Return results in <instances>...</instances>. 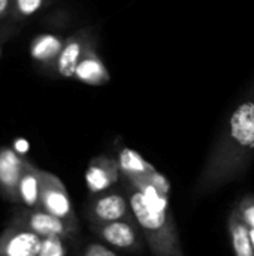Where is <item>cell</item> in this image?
<instances>
[{
    "label": "cell",
    "mask_w": 254,
    "mask_h": 256,
    "mask_svg": "<svg viewBox=\"0 0 254 256\" xmlns=\"http://www.w3.org/2000/svg\"><path fill=\"white\" fill-rule=\"evenodd\" d=\"M235 208L240 213L241 219L246 222V225L254 230V195H246L237 204Z\"/></svg>",
    "instance_id": "d6986e66"
},
{
    "label": "cell",
    "mask_w": 254,
    "mask_h": 256,
    "mask_svg": "<svg viewBox=\"0 0 254 256\" xmlns=\"http://www.w3.org/2000/svg\"><path fill=\"white\" fill-rule=\"evenodd\" d=\"M12 4H13V0H0V22H4V21L9 22Z\"/></svg>",
    "instance_id": "ffe728a7"
},
{
    "label": "cell",
    "mask_w": 254,
    "mask_h": 256,
    "mask_svg": "<svg viewBox=\"0 0 254 256\" xmlns=\"http://www.w3.org/2000/svg\"><path fill=\"white\" fill-rule=\"evenodd\" d=\"M90 231L108 246L127 252V254H142L147 248L141 228L136 220H118L103 225H88Z\"/></svg>",
    "instance_id": "52a82bcc"
},
{
    "label": "cell",
    "mask_w": 254,
    "mask_h": 256,
    "mask_svg": "<svg viewBox=\"0 0 254 256\" xmlns=\"http://www.w3.org/2000/svg\"><path fill=\"white\" fill-rule=\"evenodd\" d=\"M93 46H97V33L94 27L85 26L75 30L70 36L64 39V45L55 63L54 75L64 80L73 78L78 63Z\"/></svg>",
    "instance_id": "ba28073f"
},
{
    "label": "cell",
    "mask_w": 254,
    "mask_h": 256,
    "mask_svg": "<svg viewBox=\"0 0 254 256\" xmlns=\"http://www.w3.org/2000/svg\"><path fill=\"white\" fill-rule=\"evenodd\" d=\"M117 160L120 165L121 177L129 180L135 188L145 189L148 186H154L165 195H171L169 180L148 160H145L138 152L126 146H120L117 150Z\"/></svg>",
    "instance_id": "3957f363"
},
{
    "label": "cell",
    "mask_w": 254,
    "mask_h": 256,
    "mask_svg": "<svg viewBox=\"0 0 254 256\" xmlns=\"http://www.w3.org/2000/svg\"><path fill=\"white\" fill-rule=\"evenodd\" d=\"M19 202L27 208H39L40 206V168L25 160L24 172L18 186Z\"/></svg>",
    "instance_id": "5bb4252c"
},
{
    "label": "cell",
    "mask_w": 254,
    "mask_h": 256,
    "mask_svg": "<svg viewBox=\"0 0 254 256\" xmlns=\"http://www.w3.org/2000/svg\"><path fill=\"white\" fill-rule=\"evenodd\" d=\"M39 208L63 219L79 230V220L75 214L70 196L63 182L52 172L40 170V206Z\"/></svg>",
    "instance_id": "8992f818"
},
{
    "label": "cell",
    "mask_w": 254,
    "mask_h": 256,
    "mask_svg": "<svg viewBox=\"0 0 254 256\" xmlns=\"http://www.w3.org/2000/svg\"><path fill=\"white\" fill-rule=\"evenodd\" d=\"M123 188L133 218L141 228L145 244L153 256H184L181 240L171 213V207L153 206L129 180L121 177Z\"/></svg>",
    "instance_id": "7a4b0ae2"
},
{
    "label": "cell",
    "mask_w": 254,
    "mask_h": 256,
    "mask_svg": "<svg viewBox=\"0 0 254 256\" xmlns=\"http://www.w3.org/2000/svg\"><path fill=\"white\" fill-rule=\"evenodd\" d=\"M75 256H121L103 242H85L75 249Z\"/></svg>",
    "instance_id": "e0dca14e"
},
{
    "label": "cell",
    "mask_w": 254,
    "mask_h": 256,
    "mask_svg": "<svg viewBox=\"0 0 254 256\" xmlns=\"http://www.w3.org/2000/svg\"><path fill=\"white\" fill-rule=\"evenodd\" d=\"M10 225L25 228L39 237H61L66 242L75 238L79 230L73 228L63 219L42 210V208H19L15 210L10 218Z\"/></svg>",
    "instance_id": "5b68a950"
},
{
    "label": "cell",
    "mask_w": 254,
    "mask_h": 256,
    "mask_svg": "<svg viewBox=\"0 0 254 256\" xmlns=\"http://www.w3.org/2000/svg\"><path fill=\"white\" fill-rule=\"evenodd\" d=\"M52 0H13L9 24H21L46 8Z\"/></svg>",
    "instance_id": "2e32d148"
},
{
    "label": "cell",
    "mask_w": 254,
    "mask_h": 256,
    "mask_svg": "<svg viewBox=\"0 0 254 256\" xmlns=\"http://www.w3.org/2000/svg\"><path fill=\"white\" fill-rule=\"evenodd\" d=\"M250 238H252V244H253V252H254V230L250 228Z\"/></svg>",
    "instance_id": "44dd1931"
},
{
    "label": "cell",
    "mask_w": 254,
    "mask_h": 256,
    "mask_svg": "<svg viewBox=\"0 0 254 256\" xmlns=\"http://www.w3.org/2000/svg\"><path fill=\"white\" fill-rule=\"evenodd\" d=\"M63 45H64V39L60 38L58 34H52V33L37 34L30 44V57L40 69L54 74L55 63L61 52Z\"/></svg>",
    "instance_id": "7c38bea8"
},
{
    "label": "cell",
    "mask_w": 254,
    "mask_h": 256,
    "mask_svg": "<svg viewBox=\"0 0 254 256\" xmlns=\"http://www.w3.org/2000/svg\"><path fill=\"white\" fill-rule=\"evenodd\" d=\"M25 160L15 148H0V195L9 202H19L18 186L24 172Z\"/></svg>",
    "instance_id": "30bf717a"
},
{
    "label": "cell",
    "mask_w": 254,
    "mask_h": 256,
    "mask_svg": "<svg viewBox=\"0 0 254 256\" xmlns=\"http://www.w3.org/2000/svg\"><path fill=\"white\" fill-rule=\"evenodd\" d=\"M121 182V171L117 158L108 154L94 156L85 170V184L90 195L102 194L118 188Z\"/></svg>",
    "instance_id": "9c48e42d"
},
{
    "label": "cell",
    "mask_w": 254,
    "mask_h": 256,
    "mask_svg": "<svg viewBox=\"0 0 254 256\" xmlns=\"http://www.w3.org/2000/svg\"><path fill=\"white\" fill-rule=\"evenodd\" d=\"M64 238L61 237H45L42 238V246L39 256H66Z\"/></svg>",
    "instance_id": "ac0fdd59"
},
{
    "label": "cell",
    "mask_w": 254,
    "mask_h": 256,
    "mask_svg": "<svg viewBox=\"0 0 254 256\" xmlns=\"http://www.w3.org/2000/svg\"><path fill=\"white\" fill-rule=\"evenodd\" d=\"M228 232L231 237L232 250L235 256H254L253 244L250 238V228L241 219L235 207L228 218Z\"/></svg>",
    "instance_id": "9a60e30c"
},
{
    "label": "cell",
    "mask_w": 254,
    "mask_h": 256,
    "mask_svg": "<svg viewBox=\"0 0 254 256\" xmlns=\"http://www.w3.org/2000/svg\"><path fill=\"white\" fill-rule=\"evenodd\" d=\"M42 237L15 225H7L0 236V256H39Z\"/></svg>",
    "instance_id": "8fae6325"
},
{
    "label": "cell",
    "mask_w": 254,
    "mask_h": 256,
    "mask_svg": "<svg viewBox=\"0 0 254 256\" xmlns=\"http://www.w3.org/2000/svg\"><path fill=\"white\" fill-rule=\"evenodd\" d=\"M73 80L87 86H105L111 81V74L97 52V46L90 48L76 66Z\"/></svg>",
    "instance_id": "4fadbf2b"
},
{
    "label": "cell",
    "mask_w": 254,
    "mask_h": 256,
    "mask_svg": "<svg viewBox=\"0 0 254 256\" xmlns=\"http://www.w3.org/2000/svg\"><path fill=\"white\" fill-rule=\"evenodd\" d=\"M84 216L88 225H103L118 220H132L133 213L123 188L90 195L84 206Z\"/></svg>",
    "instance_id": "277c9868"
},
{
    "label": "cell",
    "mask_w": 254,
    "mask_h": 256,
    "mask_svg": "<svg viewBox=\"0 0 254 256\" xmlns=\"http://www.w3.org/2000/svg\"><path fill=\"white\" fill-rule=\"evenodd\" d=\"M254 159V80L226 116L195 186L201 198L241 180Z\"/></svg>",
    "instance_id": "6da1fadb"
}]
</instances>
